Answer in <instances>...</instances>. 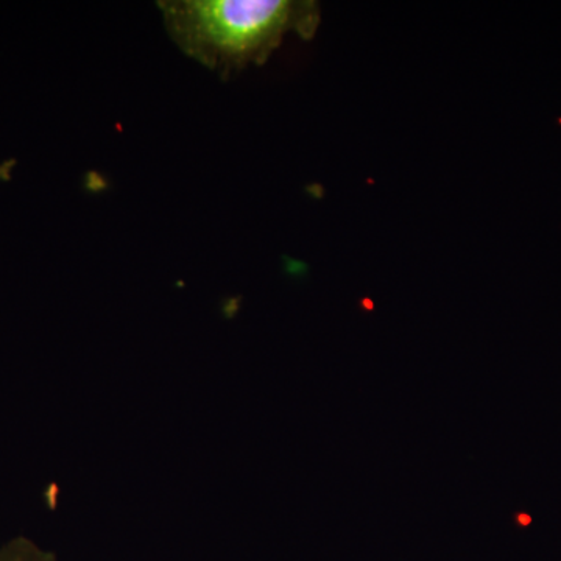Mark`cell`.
I'll return each instance as SVG.
<instances>
[{
    "mask_svg": "<svg viewBox=\"0 0 561 561\" xmlns=\"http://www.w3.org/2000/svg\"><path fill=\"white\" fill-rule=\"evenodd\" d=\"M165 31L187 57L221 76L261 62L295 31L311 36L316 5L290 0H164Z\"/></svg>",
    "mask_w": 561,
    "mask_h": 561,
    "instance_id": "obj_1",
    "label": "cell"
},
{
    "mask_svg": "<svg viewBox=\"0 0 561 561\" xmlns=\"http://www.w3.org/2000/svg\"><path fill=\"white\" fill-rule=\"evenodd\" d=\"M0 561H58V559L35 541L18 537L0 546Z\"/></svg>",
    "mask_w": 561,
    "mask_h": 561,
    "instance_id": "obj_2",
    "label": "cell"
}]
</instances>
